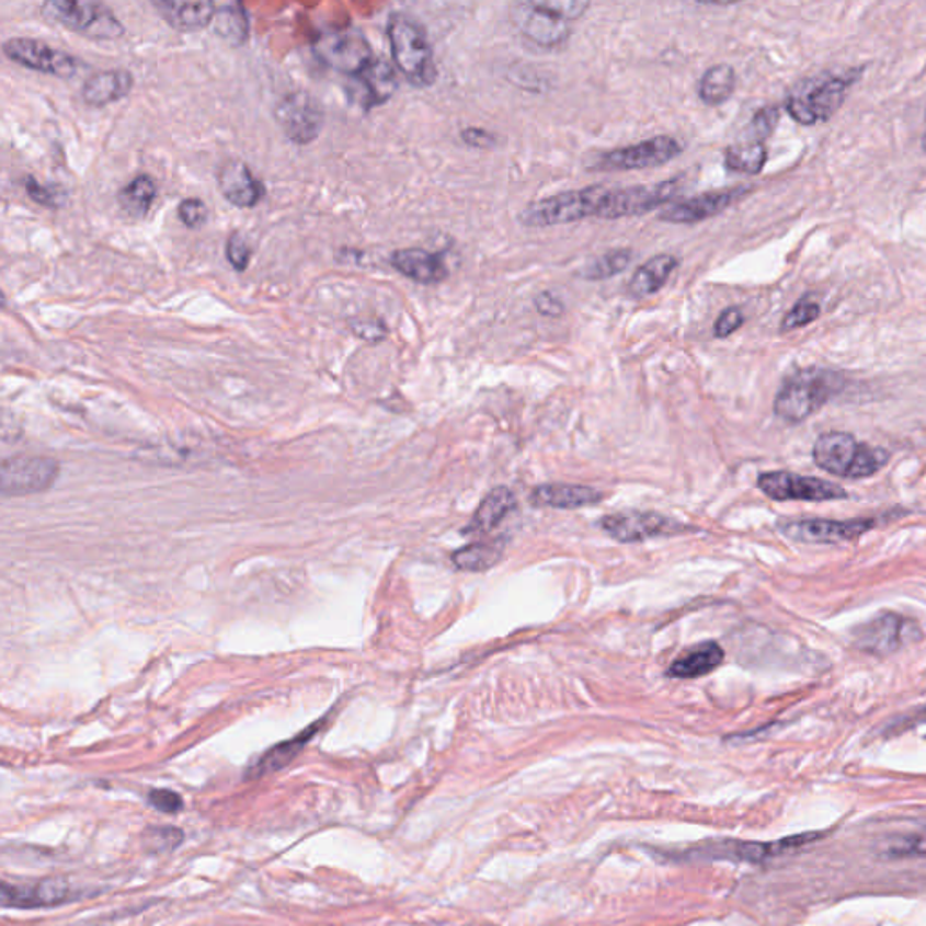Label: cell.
<instances>
[{
	"instance_id": "47",
	"label": "cell",
	"mask_w": 926,
	"mask_h": 926,
	"mask_svg": "<svg viewBox=\"0 0 926 926\" xmlns=\"http://www.w3.org/2000/svg\"><path fill=\"white\" fill-rule=\"evenodd\" d=\"M534 305H536V310L545 317H559L564 311L563 302L561 299L555 296V294H550V291H544V294H539L534 300Z\"/></svg>"
},
{
	"instance_id": "22",
	"label": "cell",
	"mask_w": 926,
	"mask_h": 926,
	"mask_svg": "<svg viewBox=\"0 0 926 926\" xmlns=\"http://www.w3.org/2000/svg\"><path fill=\"white\" fill-rule=\"evenodd\" d=\"M222 197L233 207L252 208L264 197V185L243 161L228 160L218 172Z\"/></svg>"
},
{
	"instance_id": "29",
	"label": "cell",
	"mask_w": 926,
	"mask_h": 926,
	"mask_svg": "<svg viewBox=\"0 0 926 926\" xmlns=\"http://www.w3.org/2000/svg\"><path fill=\"white\" fill-rule=\"evenodd\" d=\"M322 720L321 722H316V724L310 725V728H306L302 733L299 735L294 736L290 741L281 742V744L274 745L272 750L266 751L263 756H261L260 761L255 762L254 766L250 767L249 775L247 777L250 780H254V778L266 777L270 773L279 771L283 767L288 766L297 755H299L300 751L305 750V745L313 739L317 731L321 730Z\"/></svg>"
},
{
	"instance_id": "26",
	"label": "cell",
	"mask_w": 926,
	"mask_h": 926,
	"mask_svg": "<svg viewBox=\"0 0 926 926\" xmlns=\"http://www.w3.org/2000/svg\"><path fill=\"white\" fill-rule=\"evenodd\" d=\"M514 507H516V496L513 491L508 487H496L483 498L477 513L471 522L467 523L461 534L480 536V534L491 533L503 519L507 518V514H511Z\"/></svg>"
},
{
	"instance_id": "16",
	"label": "cell",
	"mask_w": 926,
	"mask_h": 926,
	"mask_svg": "<svg viewBox=\"0 0 926 926\" xmlns=\"http://www.w3.org/2000/svg\"><path fill=\"white\" fill-rule=\"evenodd\" d=\"M874 519H847V522H834V519H794V522L780 523L781 533L787 538L800 544L834 545L842 541H853L861 534L874 527Z\"/></svg>"
},
{
	"instance_id": "1",
	"label": "cell",
	"mask_w": 926,
	"mask_h": 926,
	"mask_svg": "<svg viewBox=\"0 0 926 926\" xmlns=\"http://www.w3.org/2000/svg\"><path fill=\"white\" fill-rule=\"evenodd\" d=\"M844 388V378L828 369L805 368L792 373L781 384L775 413L786 422L798 424L827 404Z\"/></svg>"
},
{
	"instance_id": "8",
	"label": "cell",
	"mask_w": 926,
	"mask_h": 926,
	"mask_svg": "<svg viewBox=\"0 0 926 926\" xmlns=\"http://www.w3.org/2000/svg\"><path fill=\"white\" fill-rule=\"evenodd\" d=\"M854 647L876 658H887L898 652L905 644L922 637V628L911 617L885 611L872 621L854 628Z\"/></svg>"
},
{
	"instance_id": "21",
	"label": "cell",
	"mask_w": 926,
	"mask_h": 926,
	"mask_svg": "<svg viewBox=\"0 0 926 926\" xmlns=\"http://www.w3.org/2000/svg\"><path fill=\"white\" fill-rule=\"evenodd\" d=\"M822 834L808 833L798 834V836H789V838H781L771 844H756V842H724V844L711 845V849H700V856H713V858L735 859V861H750V864H762L766 859L778 856V854L787 853V850L798 849L802 845L816 842Z\"/></svg>"
},
{
	"instance_id": "15",
	"label": "cell",
	"mask_w": 926,
	"mask_h": 926,
	"mask_svg": "<svg viewBox=\"0 0 926 926\" xmlns=\"http://www.w3.org/2000/svg\"><path fill=\"white\" fill-rule=\"evenodd\" d=\"M58 464L46 456H16L2 464L0 487L5 498L44 492L55 483Z\"/></svg>"
},
{
	"instance_id": "3",
	"label": "cell",
	"mask_w": 926,
	"mask_h": 926,
	"mask_svg": "<svg viewBox=\"0 0 926 926\" xmlns=\"http://www.w3.org/2000/svg\"><path fill=\"white\" fill-rule=\"evenodd\" d=\"M813 458L820 469L834 477L859 480L883 469L889 461V453L861 444L849 433L831 431L814 442Z\"/></svg>"
},
{
	"instance_id": "44",
	"label": "cell",
	"mask_w": 926,
	"mask_h": 926,
	"mask_svg": "<svg viewBox=\"0 0 926 926\" xmlns=\"http://www.w3.org/2000/svg\"><path fill=\"white\" fill-rule=\"evenodd\" d=\"M149 803L156 811L165 814H176L183 809V798L171 789H152Z\"/></svg>"
},
{
	"instance_id": "42",
	"label": "cell",
	"mask_w": 926,
	"mask_h": 926,
	"mask_svg": "<svg viewBox=\"0 0 926 926\" xmlns=\"http://www.w3.org/2000/svg\"><path fill=\"white\" fill-rule=\"evenodd\" d=\"M534 4L550 11L552 15L559 16V19H563L567 22L580 19L591 8L588 2H580V0H570V2L569 0H545V2L541 0V2H534Z\"/></svg>"
},
{
	"instance_id": "43",
	"label": "cell",
	"mask_w": 926,
	"mask_h": 926,
	"mask_svg": "<svg viewBox=\"0 0 926 926\" xmlns=\"http://www.w3.org/2000/svg\"><path fill=\"white\" fill-rule=\"evenodd\" d=\"M250 258H252V250H250L249 243L244 241L241 233L233 232L228 238L227 243L228 263L232 264V268L236 272H244V270L249 268Z\"/></svg>"
},
{
	"instance_id": "4",
	"label": "cell",
	"mask_w": 926,
	"mask_h": 926,
	"mask_svg": "<svg viewBox=\"0 0 926 926\" xmlns=\"http://www.w3.org/2000/svg\"><path fill=\"white\" fill-rule=\"evenodd\" d=\"M608 186L592 185L581 191H567L528 203L518 214V221L527 228H549L581 219L599 218L608 196Z\"/></svg>"
},
{
	"instance_id": "32",
	"label": "cell",
	"mask_w": 926,
	"mask_h": 926,
	"mask_svg": "<svg viewBox=\"0 0 926 926\" xmlns=\"http://www.w3.org/2000/svg\"><path fill=\"white\" fill-rule=\"evenodd\" d=\"M505 545H507L505 539H492V541L466 545L453 555V563L460 570L485 572L502 559Z\"/></svg>"
},
{
	"instance_id": "35",
	"label": "cell",
	"mask_w": 926,
	"mask_h": 926,
	"mask_svg": "<svg viewBox=\"0 0 926 926\" xmlns=\"http://www.w3.org/2000/svg\"><path fill=\"white\" fill-rule=\"evenodd\" d=\"M767 161V150L764 144H736L725 150V167L733 172L758 174Z\"/></svg>"
},
{
	"instance_id": "9",
	"label": "cell",
	"mask_w": 926,
	"mask_h": 926,
	"mask_svg": "<svg viewBox=\"0 0 926 926\" xmlns=\"http://www.w3.org/2000/svg\"><path fill=\"white\" fill-rule=\"evenodd\" d=\"M683 144L673 136H655L636 146L608 150L595 160L597 171H641L666 165L673 158L683 155Z\"/></svg>"
},
{
	"instance_id": "33",
	"label": "cell",
	"mask_w": 926,
	"mask_h": 926,
	"mask_svg": "<svg viewBox=\"0 0 926 926\" xmlns=\"http://www.w3.org/2000/svg\"><path fill=\"white\" fill-rule=\"evenodd\" d=\"M158 186L155 180L140 174L129 185H125L118 194V205L129 218H146L152 203H155Z\"/></svg>"
},
{
	"instance_id": "31",
	"label": "cell",
	"mask_w": 926,
	"mask_h": 926,
	"mask_svg": "<svg viewBox=\"0 0 926 926\" xmlns=\"http://www.w3.org/2000/svg\"><path fill=\"white\" fill-rule=\"evenodd\" d=\"M214 32L218 33L222 41L230 46H243L250 37L249 13L241 2H225L218 4L216 16H214Z\"/></svg>"
},
{
	"instance_id": "19",
	"label": "cell",
	"mask_w": 926,
	"mask_h": 926,
	"mask_svg": "<svg viewBox=\"0 0 926 926\" xmlns=\"http://www.w3.org/2000/svg\"><path fill=\"white\" fill-rule=\"evenodd\" d=\"M513 21L528 41L544 47L563 46L572 33L569 22L552 15L550 11L539 8L534 2L514 5Z\"/></svg>"
},
{
	"instance_id": "20",
	"label": "cell",
	"mask_w": 926,
	"mask_h": 926,
	"mask_svg": "<svg viewBox=\"0 0 926 926\" xmlns=\"http://www.w3.org/2000/svg\"><path fill=\"white\" fill-rule=\"evenodd\" d=\"M352 80L350 96L366 111L386 104L399 88L395 69L380 58H373L361 73L352 77Z\"/></svg>"
},
{
	"instance_id": "2",
	"label": "cell",
	"mask_w": 926,
	"mask_h": 926,
	"mask_svg": "<svg viewBox=\"0 0 926 926\" xmlns=\"http://www.w3.org/2000/svg\"><path fill=\"white\" fill-rule=\"evenodd\" d=\"M388 38L391 57L405 80L414 88H431L438 78V71L424 27L405 13H391Z\"/></svg>"
},
{
	"instance_id": "10",
	"label": "cell",
	"mask_w": 926,
	"mask_h": 926,
	"mask_svg": "<svg viewBox=\"0 0 926 926\" xmlns=\"http://www.w3.org/2000/svg\"><path fill=\"white\" fill-rule=\"evenodd\" d=\"M275 119L288 140L297 146H308L321 135L324 110L316 96L306 91H294L275 105Z\"/></svg>"
},
{
	"instance_id": "45",
	"label": "cell",
	"mask_w": 926,
	"mask_h": 926,
	"mask_svg": "<svg viewBox=\"0 0 926 926\" xmlns=\"http://www.w3.org/2000/svg\"><path fill=\"white\" fill-rule=\"evenodd\" d=\"M744 321L745 317L744 313H742L741 308H736V306L725 308V310L720 313L717 322H714V336H717V339H725V336L733 335L739 328H742Z\"/></svg>"
},
{
	"instance_id": "11",
	"label": "cell",
	"mask_w": 926,
	"mask_h": 926,
	"mask_svg": "<svg viewBox=\"0 0 926 926\" xmlns=\"http://www.w3.org/2000/svg\"><path fill=\"white\" fill-rule=\"evenodd\" d=\"M681 192L677 180L658 183V185L630 186V188H610L605 205L601 208V219L637 218L652 213L661 205L672 202Z\"/></svg>"
},
{
	"instance_id": "25",
	"label": "cell",
	"mask_w": 926,
	"mask_h": 926,
	"mask_svg": "<svg viewBox=\"0 0 926 926\" xmlns=\"http://www.w3.org/2000/svg\"><path fill=\"white\" fill-rule=\"evenodd\" d=\"M152 4L160 11L167 24L178 32H199L203 27L210 26L218 10V4L214 2H176V0L158 2L156 0Z\"/></svg>"
},
{
	"instance_id": "30",
	"label": "cell",
	"mask_w": 926,
	"mask_h": 926,
	"mask_svg": "<svg viewBox=\"0 0 926 926\" xmlns=\"http://www.w3.org/2000/svg\"><path fill=\"white\" fill-rule=\"evenodd\" d=\"M677 258H673V255H655L636 270V274L628 283V294L633 299H644V297L658 294L666 285L673 270L677 268Z\"/></svg>"
},
{
	"instance_id": "49",
	"label": "cell",
	"mask_w": 926,
	"mask_h": 926,
	"mask_svg": "<svg viewBox=\"0 0 926 926\" xmlns=\"http://www.w3.org/2000/svg\"><path fill=\"white\" fill-rule=\"evenodd\" d=\"M922 146H923V150H925V152H926V129H925V135H923Z\"/></svg>"
},
{
	"instance_id": "23",
	"label": "cell",
	"mask_w": 926,
	"mask_h": 926,
	"mask_svg": "<svg viewBox=\"0 0 926 926\" xmlns=\"http://www.w3.org/2000/svg\"><path fill=\"white\" fill-rule=\"evenodd\" d=\"M391 264L397 272L419 285H438L449 274L444 258L424 249L397 250L391 255Z\"/></svg>"
},
{
	"instance_id": "34",
	"label": "cell",
	"mask_w": 926,
	"mask_h": 926,
	"mask_svg": "<svg viewBox=\"0 0 926 926\" xmlns=\"http://www.w3.org/2000/svg\"><path fill=\"white\" fill-rule=\"evenodd\" d=\"M735 69L728 64H717L700 78L699 96L706 105H720L735 91Z\"/></svg>"
},
{
	"instance_id": "24",
	"label": "cell",
	"mask_w": 926,
	"mask_h": 926,
	"mask_svg": "<svg viewBox=\"0 0 926 926\" xmlns=\"http://www.w3.org/2000/svg\"><path fill=\"white\" fill-rule=\"evenodd\" d=\"M135 78L125 69H110L89 77L83 83L82 99L91 107H105L125 99L133 91Z\"/></svg>"
},
{
	"instance_id": "36",
	"label": "cell",
	"mask_w": 926,
	"mask_h": 926,
	"mask_svg": "<svg viewBox=\"0 0 926 926\" xmlns=\"http://www.w3.org/2000/svg\"><path fill=\"white\" fill-rule=\"evenodd\" d=\"M631 263V252L628 249L611 250L608 254L601 255L597 260L586 264L581 275L588 281L610 279L614 275L621 274Z\"/></svg>"
},
{
	"instance_id": "48",
	"label": "cell",
	"mask_w": 926,
	"mask_h": 926,
	"mask_svg": "<svg viewBox=\"0 0 926 926\" xmlns=\"http://www.w3.org/2000/svg\"><path fill=\"white\" fill-rule=\"evenodd\" d=\"M916 720L917 722H923V724H926V709L925 711H922V713L917 714Z\"/></svg>"
},
{
	"instance_id": "38",
	"label": "cell",
	"mask_w": 926,
	"mask_h": 926,
	"mask_svg": "<svg viewBox=\"0 0 926 926\" xmlns=\"http://www.w3.org/2000/svg\"><path fill=\"white\" fill-rule=\"evenodd\" d=\"M26 186L27 196L32 197L33 202L42 207L58 208L64 207L68 202V192L62 191L60 186L42 185L35 178H26L24 182Z\"/></svg>"
},
{
	"instance_id": "39",
	"label": "cell",
	"mask_w": 926,
	"mask_h": 926,
	"mask_svg": "<svg viewBox=\"0 0 926 926\" xmlns=\"http://www.w3.org/2000/svg\"><path fill=\"white\" fill-rule=\"evenodd\" d=\"M778 119H780L778 107H773V105L762 107L751 119L750 135L753 136V141L762 144L766 138H769L778 125Z\"/></svg>"
},
{
	"instance_id": "13",
	"label": "cell",
	"mask_w": 926,
	"mask_h": 926,
	"mask_svg": "<svg viewBox=\"0 0 926 926\" xmlns=\"http://www.w3.org/2000/svg\"><path fill=\"white\" fill-rule=\"evenodd\" d=\"M758 487L775 502H833L844 500L847 492L836 483L820 478L800 477L792 472H766L758 478Z\"/></svg>"
},
{
	"instance_id": "28",
	"label": "cell",
	"mask_w": 926,
	"mask_h": 926,
	"mask_svg": "<svg viewBox=\"0 0 926 926\" xmlns=\"http://www.w3.org/2000/svg\"><path fill=\"white\" fill-rule=\"evenodd\" d=\"M724 661V650L717 642H700L667 667V677L699 678L713 672Z\"/></svg>"
},
{
	"instance_id": "17",
	"label": "cell",
	"mask_w": 926,
	"mask_h": 926,
	"mask_svg": "<svg viewBox=\"0 0 926 926\" xmlns=\"http://www.w3.org/2000/svg\"><path fill=\"white\" fill-rule=\"evenodd\" d=\"M77 890L66 885L64 881L41 880L30 883H2V905L22 911L33 908H49V906L64 905L69 901L78 900Z\"/></svg>"
},
{
	"instance_id": "7",
	"label": "cell",
	"mask_w": 926,
	"mask_h": 926,
	"mask_svg": "<svg viewBox=\"0 0 926 926\" xmlns=\"http://www.w3.org/2000/svg\"><path fill=\"white\" fill-rule=\"evenodd\" d=\"M311 49L319 62L336 73L350 75V77L361 73L373 60L369 42L355 27L324 30L317 35Z\"/></svg>"
},
{
	"instance_id": "46",
	"label": "cell",
	"mask_w": 926,
	"mask_h": 926,
	"mask_svg": "<svg viewBox=\"0 0 926 926\" xmlns=\"http://www.w3.org/2000/svg\"><path fill=\"white\" fill-rule=\"evenodd\" d=\"M461 140L466 141L467 146L489 149V147L496 146L498 138L489 130L467 127V129L461 130Z\"/></svg>"
},
{
	"instance_id": "41",
	"label": "cell",
	"mask_w": 926,
	"mask_h": 926,
	"mask_svg": "<svg viewBox=\"0 0 926 926\" xmlns=\"http://www.w3.org/2000/svg\"><path fill=\"white\" fill-rule=\"evenodd\" d=\"M917 856H926V838L923 836L894 839L885 849V858H917Z\"/></svg>"
},
{
	"instance_id": "6",
	"label": "cell",
	"mask_w": 926,
	"mask_h": 926,
	"mask_svg": "<svg viewBox=\"0 0 926 926\" xmlns=\"http://www.w3.org/2000/svg\"><path fill=\"white\" fill-rule=\"evenodd\" d=\"M42 15L91 41H116L125 33L110 5L94 0H52L42 5Z\"/></svg>"
},
{
	"instance_id": "40",
	"label": "cell",
	"mask_w": 926,
	"mask_h": 926,
	"mask_svg": "<svg viewBox=\"0 0 926 926\" xmlns=\"http://www.w3.org/2000/svg\"><path fill=\"white\" fill-rule=\"evenodd\" d=\"M178 218L191 230L202 228L208 219V208L205 202L197 199V197H188L183 199L178 207Z\"/></svg>"
},
{
	"instance_id": "14",
	"label": "cell",
	"mask_w": 926,
	"mask_h": 926,
	"mask_svg": "<svg viewBox=\"0 0 926 926\" xmlns=\"http://www.w3.org/2000/svg\"><path fill=\"white\" fill-rule=\"evenodd\" d=\"M601 527L610 538L621 544H641L647 539L666 538V536L689 530V527L677 519L667 518L658 513H641V511L610 514L601 519Z\"/></svg>"
},
{
	"instance_id": "12",
	"label": "cell",
	"mask_w": 926,
	"mask_h": 926,
	"mask_svg": "<svg viewBox=\"0 0 926 926\" xmlns=\"http://www.w3.org/2000/svg\"><path fill=\"white\" fill-rule=\"evenodd\" d=\"M5 57L22 68L52 75L58 78H73L78 71L77 58L62 49H55L47 42L38 38L16 37L4 42L2 46Z\"/></svg>"
},
{
	"instance_id": "37",
	"label": "cell",
	"mask_w": 926,
	"mask_h": 926,
	"mask_svg": "<svg viewBox=\"0 0 926 926\" xmlns=\"http://www.w3.org/2000/svg\"><path fill=\"white\" fill-rule=\"evenodd\" d=\"M818 317H820L818 302H814L811 297H803V299L798 300L797 305L792 306V310L781 321L780 332L787 333L798 330V328L808 327L811 322L816 321Z\"/></svg>"
},
{
	"instance_id": "5",
	"label": "cell",
	"mask_w": 926,
	"mask_h": 926,
	"mask_svg": "<svg viewBox=\"0 0 926 926\" xmlns=\"http://www.w3.org/2000/svg\"><path fill=\"white\" fill-rule=\"evenodd\" d=\"M854 77L820 75L808 78L792 88L787 96L786 110L798 124L816 125L831 118L844 104L845 94Z\"/></svg>"
},
{
	"instance_id": "18",
	"label": "cell",
	"mask_w": 926,
	"mask_h": 926,
	"mask_svg": "<svg viewBox=\"0 0 926 926\" xmlns=\"http://www.w3.org/2000/svg\"><path fill=\"white\" fill-rule=\"evenodd\" d=\"M751 186H733L728 191H713L691 197L688 202L675 203L664 208L659 219L673 225H694L719 216L730 208L733 203L750 194Z\"/></svg>"
},
{
	"instance_id": "27",
	"label": "cell",
	"mask_w": 926,
	"mask_h": 926,
	"mask_svg": "<svg viewBox=\"0 0 926 926\" xmlns=\"http://www.w3.org/2000/svg\"><path fill=\"white\" fill-rule=\"evenodd\" d=\"M599 491L592 487L569 485V483H547L534 489L533 503L538 507L580 508L601 502Z\"/></svg>"
}]
</instances>
